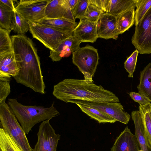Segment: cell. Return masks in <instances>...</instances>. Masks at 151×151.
<instances>
[{
    "mask_svg": "<svg viewBox=\"0 0 151 151\" xmlns=\"http://www.w3.org/2000/svg\"><path fill=\"white\" fill-rule=\"evenodd\" d=\"M139 81V83L137 86L138 93L151 102V62L141 71Z\"/></svg>",
    "mask_w": 151,
    "mask_h": 151,
    "instance_id": "d6986e66",
    "label": "cell"
},
{
    "mask_svg": "<svg viewBox=\"0 0 151 151\" xmlns=\"http://www.w3.org/2000/svg\"><path fill=\"white\" fill-rule=\"evenodd\" d=\"M52 94L57 99L66 103L73 100L91 102L119 101L113 93L85 79H64L54 86Z\"/></svg>",
    "mask_w": 151,
    "mask_h": 151,
    "instance_id": "7a4b0ae2",
    "label": "cell"
},
{
    "mask_svg": "<svg viewBox=\"0 0 151 151\" xmlns=\"http://www.w3.org/2000/svg\"><path fill=\"white\" fill-rule=\"evenodd\" d=\"M14 1V0H0V1L7 5L14 11H15V7L13 3Z\"/></svg>",
    "mask_w": 151,
    "mask_h": 151,
    "instance_id": "e575fe53",
    "label": "cell"
},
{
    "mask_svg": "<svg viewBox=\"0 0 151 151\" xmlns=\"http://www.w3.org/2000/svg\"><path fill=\"white\" fill-rule=\"evenodd\" d=\"M103 12L94 6L88 3L86 18L94 22H98Z\"/></svg>",
    "mask_w": 151,
    "mask_h": 151,
    "instance_id": "4dcf8cb0",
    "label": "cell"
},
{
    "mask_svg": "<svg viewBox=\"0 0 151 151\" xmlns=\"http://www.w3.org/2000/svg\"><path fill=\"white\" fill-rule=\"evenodd\" d=\"M45 18H64L75 22L67 0H51L45 10Z\"/></svg>",
    "mask_w": 151,
    "mask_h": 151,
    "instance_id": "4fadbf2b",
    "label": "cell"
},
{
    "mask_svg": "<svg viewBox=\"0 0 151 151\" xmlns=\"http://www.w3.org/2000/svg\"><path fill=\"white\" fill-rule=\"evenodd\" d=\"M138 0H109L107 13L116 17L124 12L136 7Z\"/></svg>",
    "mask_w": 151,
    "mask_h": 151,
    "instance_id": "ffe728a7",
    "label": "cell"
},
{
    "mask_svg": "<svg viewBox=\"0 0 151 151\" xmlns=\"http://www.w3.org/2000/svg\"><path fill=\"white\" fill-rule=\"evenodd\" d=\"M51 0H21L16 11L28 22H37L46 18L45 10Z\"/></svg>",
    "mask_w": 151,
    "mask_h": 151,
    "instance_id": "ba28073f",
    "label": "cell"
},
{
    "mask_svg": "<svg viewBox=\"0 0 151 151\" xmlns=\"http://www.w3.org/2000/svg\"><path fill=\"white\" fill-rule=\"evenodd\" d=\"M20 68L13 52L0 56V81L9 82L17 76Z\"/></svg>",
    "mask_w": 151,
    "mask_h": 151,
    "instance_id": "9a60e30c",
    "label": "cell"
},
{
    "mask_svg": "<svg viewBox=\"0 0 151 151\" xmlns=\"http://www.w3.org/2000/svg\"><path fill=\"white\" fill-rule=\"evenodd\" d=\"M109 0H88V3L101 11L107 13Z\"/></svg>",
    "mask_w": 151,
    "mask_h": 151,
    "instance_id": "d6a6232c",
    "label": "cell"
},
{
    "mask_svg": "<svg viewBox=\"0 0 151 151\" xmlns=\"http://www.w3.org/2000/svg\"><path fill=\"white\" fill-rule=\"evenodd\" d=\"M81 43L74 36H70L60 43L55 51H50L49 57L53 61H60L78 49Z\"/></svg>",
    "mask_w": 151,
    "mask_h": 151,
    "instance_id": "2e32d148",
    "label": "cell"
},
{
    "mask_svg": "<svg viewBox=\"0 0 151 151\" xmlns=\"http://www.w3.org/2000/svg\"><path fill=\"white\" fill-rule=\"evenodd\" d=\"M10 92L9 82L0 81V104L5 102Z\"/></svg>",
    "mask_w": 151,
    "mask_h": 151,
    "instance_id": "1f68e13d",
    "label": "cell"
},
{
    "mask_svg": "<svg viewBox=\"0 0 151 151\" xmlns=\"http://www.w3.org/2000/svg\"><path fill=\"white\" fill-rule=\"evenodd\" d=\"M131 40L140 54L151 53V7L135 27Z\"/></svg>",
    "mask_w": 151,
    "mask_h": 151,
    "instance_id": "52a82bcc",
    "label": "cell"
},
{
    "mask_svg": "<svg viewBox=\"0 0 151 151\" xmlns=\"http://www.w3.org/2000/svg\"><path fill=\"white\" fill-rule=\"evenodd\" d=\"M151 7V0H138L135 11V27L142 19Z\"/></svg>",
    "mask_w": 151,
    "mask_h": 151,
    "instance_id": "83f0119b",
    "label": "cell"
},
{
    "mask_svg": "<svg viewBox=\"0 0 151 151\" xmlns=\"http://www.w3.org/2000/svg\"><path fill=\"white\" fill-rule=\"evenodd\" d=\"M139 111L144 123L145 136L151 148V103L145 105H139Z\"/></svg>",
    "mask_w": 151,
    "mask_h": 151,
    "instance_id": "cb8c5ba5",
    "label": "cell"
},
{
    "mask_svg": "<svg viewBox=\"0 0 151 151\" xmlns=\"http://www.w3.org/2000/svg\"><path fill=\"white\" fill-rule=\"evenodd\" d=\"M0 120L2 128L23 151H33L24 131L12 109L5 102L0 104Z\"/></svg>",
    "mask_w": 151,
    "mask_h": 151,
    "instance_id": "277c9868",
    "label": "cell"
},
{
    "mask_svg": "<svg viewBox=\"0 0 151 151\" xmlns=\"http://www.w3.org/2000/svg\"><path fill=\"white\" fill-rule=\"evenodd\" d=\"M98 38L117 40L118 33L116 17L107 13L103 12L98 20L97 25Z\"/></svg>",
    "mask_w": 151,
    "mask_h": 151,
    "instance_id": "8fae6325",
    "label": "cell"
},
{
    "mask_svg": "<svg viewBox=\"0 0 151 151\" xmlns=\"http://www.w3.org/2000/svg\"><path fill=\"white\" fill-rule=\"evenodd\" d=\"M36 23L65 32L73 31L78 25L76 22L62 18H45Z\"/></svg>",
    "mask_w": 151,
    "mask_h": 151,
    "instance_id": "ac0fdd59",
    "label": "cell"
},
{
    "mask_svg": "<svg viewBox=\"0 0 151 151\" xmlns=\"http://www.w3.org/2000/svg\"><path fill=\"white\" fill-rule=\"evenodd\" d=\"M10 32L0 27V56L13 52Z\"/></svg>",
    "mask_w": 151,
    "mask_h": 151,
    "instance_id": "484cf974",
    "label": "cell"
},
{
    "mask_svg": "<svg viewBox=\"0 0 151 151\" xmlns=\"http://www.w3.org/2000/svg\"><path fill=\"white\" fill-rule=\"evenodd\" d=\"M131 117L135 127V133L140 148L143 151H151L145 137L144 126L141 114L139 110L133 111Z\"/></svg>",
    "mask_w": 151,
    "mask_h": 151,
    "instance_id": "e0dca14e",
    "label": "cell"
},
{
    "mask_svg": "<svg viewBox=\"0 0 151 151\" xmlns=\"http://www.w3.org/2000/svg\"><path fill=\"white\" fill-rule=\"evenodd\" d=\"M38 140L33 151H56L60 135L55 133L49 120L43 121L39 127Z\"/></svg>",
    "mask_w": 151,
    "mask_h": 151,
    "instance_id": "30bf717a",
    "label": "cell"
},
{
    "mask_svg": "<svg viewBox=\"0 0 151 151\" xmlns=\"http://www.w3.org/2000/svg\"><path fill=\"white\" fill-rule=\"evenodd\" d=\"M13 30L17 35H25L29 30V22L16 11L14 12Z\"/></svg>",
    "mask_w": 151,
    "mask_h": 151,
    "instance_id": "4316f807",
    "label": "cell"
},
{
    "mask_svg": "<svg viewBox=\"0 0 151 151\" xmlns=\"http://www.w3.org/2000/svg\"><path fill=\"white\" fill-rule=\"evenodd\" d=\"M97 49L87 44L72 52V62L83 74L84 79L93 82L92 78L99 63Z\"/></svg>",
    "mask_w": 151,
    "mask_h": 151,
    "instance_id": "5b68a950",
    "label": "cell"
},
{
    "mask_svg": "<svg viewBox=\"0 0 151 151\" xmlns=\"http://www.w3.org/2000/svg\"><path fill=\"white\" fill-rule=\"evenodd\" d=\"M139 148L136 135L127 126L116 139L110 151H138Z\"/></svg>",
    "mask_w": 151,
    "mask_h": 151,
    "instance_id": "5bb4252c",
    "label": "cell"
},
{
    "mask_svg": "<svg viewBox=\"0 0 151 151\" xmlns=\"http://www.w3.org/2000/svg\"><path fill=\"white\" fill-rule=\"evenodd\" d=\"M29 31L33 38L42 43L51 51L69 37L73 36V31H61L35 22H29Z\"/></svg>",
    "mask_w": 151,
    "mask_h": 151,
    "instance_id": "8992f818",
    "label": "cell"
},
{
    "mask_svg": "<svg viewBox=\"0 0 151 151\" xmlns=\"http://www.w3.org/2000/svg\"><path fill=\"white\" fill-rule=\"evenodd\" d=\"M0 151H23L9 134L0 129Z\"/></svg>",
    "mask_w": 151,
    "mask_h": 151,
    "instance_id": "d4e9b609",
    "label": "cell"
},
{
    "mask_svg": "<svg viewBox=\"0 0 151 151\" xmlns=\"http://www.w3.org/2000/svg\"><path fill=\"white\" fill-rule=\"evenodd\" d=\"M138 151H143L141 150H139Z\"/></svg>",
    "mask_w": 151,
    "mask_h": 151,
    "instance_id": "8d00e7d4",
    "label": "cell"
},
{
    "mask_svg": "<svg viewBox=\"0 0 151 151\" xmlns=\"http://www.w3.org/2000/svg\"><path fill=\"white\" fill-rule=\"evenodd\" d=\"M138 51L136 50L127 58L124 63V67L129 73L128 77L133 78L136 65Z\"/></svg>",
    "mask_w": 151,
    "mask_h": 151,
    "instance_id": "f1b7e54d",
    "label": "cell"
},
{
    "mask_svg": "<svg viewBox=\"0 0 151 151\" xmlns=\"http://www.w3.org/2000/svg\"><path fill=\"white\" fill-rule=\"evenodd\" d=\"M8 104L26 134L37 124L50 120L60 114L55 107L54 101L49 107L24 105L15 98L9 99Z\"/></svg>",
    "mask_w": 151,
    "mask_h": 151,
    "instance_id": "3957f363",
    "label": "cell"
},
{
    "mask_svg": "<svg viewBox=\"0 0 151 151\" xmlns=\"http://www.w3.org/2000/svg\"><path fill=\"white\" fill-rule=\"evenodd\" d=\"M135 8L128 10L116 17L119 35L128 30L134 24Z\"/></svg>",
    "mask_w": 151,
    "mask_h": 151,
    "instance_id": "44dd1931",
    "label": "cell"
},
{
    "mask_svg": "<svg viewBox=\"0 0 151 151\" xmlns=\"http://www.w3.org/2000/svg\"><path fill=\"white\" fill-rule=\"evenodd\" d=\"M78 1L79 0H67L68 5L72 11L76 6Z\"/></svg>",
    "mask_w": 151,
    "mask_h": 151,
    "instance_id": "d590c367",
    "label": "cell"
},
{
    "mask_svg": "<svg viewBox=\"0 0 151 151\" xmlns=\"http://www.w3.org/2000/svg\"><path fill=\"white\" fill-rule=\"evenodd\" d=\"M13 52L20 68L18 75L14 77L16 82L37 92L45 86L37 50L32 40L24 35L11 37Z\"/></svg>",
    "mask_w": 151,
    "mask_h": 151,
    "instance_id": "6da1fadb",
    "label": "cell"
},
{
    "mask_svg": "<svg viewBox=\"0 0 151 151\" xmlns=\"http://www.w3.org/2000/svg\"><path fill=\"white\" fill-rule=\"evenodd\" d=\"M88 5V0H79L76 6L72 11L75 19L78 18L81 20L86 18Z\"/></svg>",
    "mask_w": 151,
    "mask_h": 151,
    "instance_id": "f546056e",
    "label": "cell"
},
{
    "mask_svg": "<svg viewBox=\"0 0 151 151\" xmlns=\"http://www.w3.org/2000/svg\"><path fill=\"white\" fill-rule=\"evenodd\" d=\"M98 22H92L85 18L80 20L73 31V35L81 42H95L98 38Z\"/></svg>",
    "mask_w": 151,
    "mask_h": 151,
    "instance_id": "7c38bea8",
    "label": "cell"
},
{
    "mask_svg": "<svg viewBox=\"0 0 151 151\" xmlns=\"http://www.w3.org/2000/svg\"><path fill=\"white\" fill-rule=\"evenodd\" d=\"M67 103H78L91 107L109 115L116 121L125 124L128 123L131 117L130 114L124 111L121 104L117 102H91L73 100Z\"/></svg>",
    "mask_w": 151,
    "mask_h": 151,
    "instance_id": "9c48e42d",
    "label": "cell"
},
{
    "mask_svg": "<svg viewBox=\"0 0 151 151\" xmlns=\"http://www.w3.org/2000/svg\"><path fill=\"white\" fill-rule=\"evenodd\" d=\"M129 94L132 100L139 105H145L150 103L151 102L147 98L139 93L131 92Z\"/></svg>",
    "mask_w": 151,
    "mask_h": 151,
    "instance_id": "836d02e7",
    "label": "cell"
},
{
    "mask_svg": "<svg viewBox=\"0 0 151 151\" xmlns=\"http://www.w3.org/2000/svg\"><path fill=\"white\" fill-rule=\"evenodd\" d=\"M15 12L0 1V28L10 32L13 30Z\"/></svg>",
    "mask_w": 151,
    "mask_h": 151,
    "instance_id": "603a6c76",
    "label": "cell"
},
{
    "mask_svg": "<svg viewBox=\"0 0 151 151\" xmlns=\"http://www.w3.org/2000/svg\"><path fill=\"white\" fill-rule=\"evenodd\" d=\"M81 110L91 118L99 123H114L116 121L106 114L89 106L80 104H76Z\"/></svg>",
    "mask_w": 151,
    "mask_h": 151,
    "instance_id": "7402d4cb",
    "label": "cell"
}]
</instances>
